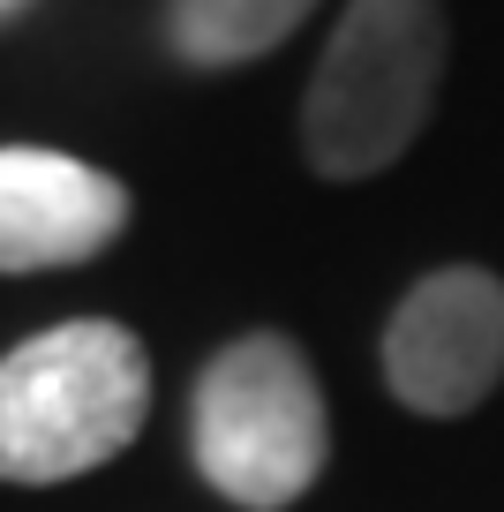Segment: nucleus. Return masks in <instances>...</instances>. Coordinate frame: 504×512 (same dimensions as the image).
Listing matches in <instances>:
<instances>
[{
    "label": "nucleus",
    "mask_w": 504,
    "mask_h": 512,
    "mask_svg": "<svg viewBox=\"0 0 504 512\" xmlns=\"http://www.w3.org/2000/svg\"><path fill=\"white\" fill-rule=\"evenodd\" d=\"M151 415L143 339L76 317L0 354V482H68L136 445Z\"/></svg>",
    "instance_id": "f257e3e1"
},
{
    "label": "nucleus",
    "mask_w": 504,
    "mask_h": 512,
    "mask_svg": "<svg viewBox=\"0 0 504 512\" xmlns=\"http://www.w3.org/2000/svg\"><path fill=\"white\" fill-rule=\"evenodd\" d=\"M444 83V8L437 0H347L316 61L301 144L316 174L362 181L384 174L422 136L429 98Z\"/></svg>",
    "instance_id": "f03ea898"
},
{
    "label": "nucleus",
    "mask_w": 504,
    "mask_h": 512,
    "mask_svg": "<svg viewBox=\"0 0 504 512\" xmlns=\"http://www.w3.org/2000/svg\"><path fill=\"white\" fill-rule=\"evenodd\" d=\"M189 452L211 490L249 512L294 505L324 475L331 422H324V392H316L309 362L294 354V339L279 332L234 339L204 369L196 407H189Z\"/></svg>",
    "instance_id": "7ed1b4c3"
},
{
    "label": "nucleus",
    "mask_w": 504,
    "mask_h": 512,
    "mask_svg": "<svg viewBox=\"0 0 504 512\" xmlns=\"http://www.w3.org/2000/svg\"><path fill=\"white\" fill-rule=\"evenodd\" d=\"M384 384L414 415H467L504 384V279L452 264L429 272L384 324Z\"/></svg>",
    "instance_id": "20e7f679"
},
{
    "label": "nucleus",
    "mask_w": 504,
    "mask_h": 512,
    "mask_svg": "<svg viewBox=\"0 0 504 512\" xmlns=\"http://www.w3.org/2000/svg\"><path fill=\"white\" fill-rule=\"evenodd\" d=\"M128 226V189L106 166L68 151L16 144L0 151V272H61L113 249Z\"/></svg>",
    "instance_id": "39448f33"
},
{
    "label": "nucleus",
    "mask_w": 504,
    "mask_h": 512,
    "mask_svg": "<svg viewBox=\"0 0 504 512\" xmlns=\"http://www.w3.org/2000/svg\"><path fill=\"white\" fill-rule=\"evenodd\" d=\"M309 8L316 0H174L166 38L196 68H241L256 53H271L279 38H294L309 23Z\"/></svg>",
    "instance_id": "423d86ee"
},
{
    "label": "nucleus",
    "mask_w": 504,
    "mask_h": 512,
    "mask_svg": "<svg viewBox=\"0 0 504 512\" xmlns=\"http://www.w3.org/2000/svg\"><path fill=\"white\" fill-rule=\"evenodd\" d=\"M0 8H16V0H0Z\"/></svg>",
    "instance_id": "0eeeda50"
}]
</instances>
